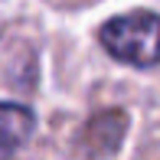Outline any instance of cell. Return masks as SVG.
<instances>
[{"label":"cell","mask_w":160,"mask_h":160,"mask_svg":"<svg viewBox=\"0 0 160 160\" xmlns=\"http://www.w3.org/2000/svg\"><path fill=\"white\" fill-rule=\"evenodd\" d=\"M98 42L105 46V52H111V59L134 69H150L160 62V17L154 10L111 17L98 30Z\"/></svg>","instance_id":"obj_1"},{"label":"cell","mask_w":160,"mask_h":160,"mask_svg":"<svg viewBox=\"0 0 160 160\" xmlns=\"http://www.w3.org/2000/svg\"><path fill=\"white\" fill-rule=\"evenodd\" d=\"M33 128H36V114L26 105L0 101V157L23 147L33 137Z\"/></svg>","instance_id":"obj_3"},{"label":"cell","mask_w":160,"mask_h":160,"mask_svg":"<svg viewBox=\"0 0 160 160\" xmlns=\"http://www.w3.org/2000/svg\"><path fill=\"white\" fill-rule=\"evenodd\" d=\"M124 134H128V111L108 108V111H98L95 118L82 128L78 147H82L92 160H101V157H111L114 150L121 147Z\"/></svg>","instance_id":"obj_2"}]
</instances>
